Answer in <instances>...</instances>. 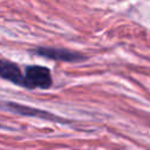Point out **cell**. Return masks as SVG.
Returning <instances> with one entry per match:
<instances>
[{"instance_id":"1","label":"cell","mask_w":150,"mask_h":150,"mask_svg":"<svg viewBox=\"0 0 150 150\" xmlns=\"http://www.w3.org/2000/svg\"><path fill=\"white\" fill-rule=\"evenodd\" d=\"M26 80L28 87L48 88L52 83L49 69L41 66H30L26 69Z\"/></svg>"},{"instance_id":"2","label":"cell","mask_w":150,"mask_h":150,"mask_svg":"<svg viewBox=\"0 0 150 150\" xmlns=\"http://www.w3.org/2000/svg\"><path fill=\"white\" fill-rule=\"evenodd\" d=\"M0 73H1V76L6 80H9V81H12L16 84H20V86H27L28 87L26 77H23V75L21 74V71L16 64L2 60L1 64H0Z\"/></svg>"},{"instance_id":"3","label":"cell","mask_w":150,"mask_h":150,"mask_svg":"<svg viewBox=\"0 0 150 150\" xmlns=\"http://www.w3.org/2000/svg\"><path fill=\"white\" fill-rule=\"evenodd\" d=\"M35 53L43 55L46 57L50 59H56V60H63V61H76L81 60L82 56L69 52V50H63V49H49V48H42V49H36Z\"/></svg>"}]
</instances>
